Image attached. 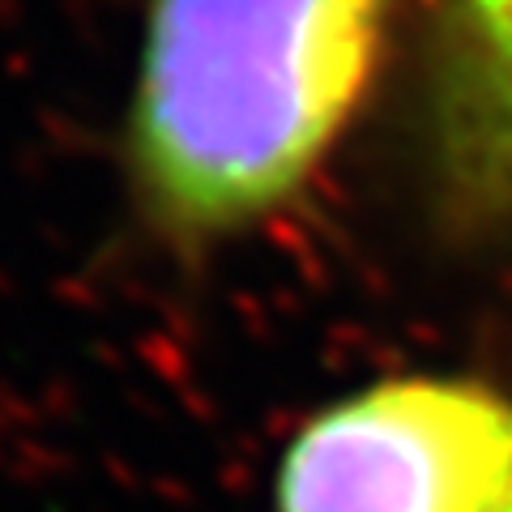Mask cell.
Listing matches in <instances>:
<instances>
[{
	"label": "cell",
	"instance_id": "6da1fadb",
	"mask_svg": "<svg viewBox=\"0 0 512 512\" xmlns=\"http://www.w3.org/2000/svg\"><path fill=\"white\" fill-rule=\"evenodd\" d=\"M389 0H154L133 99L146 205L227 235L291 201L376 69Z\"/></svg>",
	"mask_w": 512,
	"mask_h": 512
},
{
	"label": "cell",
	"instance_id": "7a4b0ae2",
	"mask_svg": "<svg viewBox=\"0 0 512 512\" xmlns=\"http://www.w3.org/2000/svg\"><path fill=\"white\" fill-rule=\"evenodd\" d=\"M512 402L461 380H384L316 414L278 466V512H495Z\"/></svg>",
	"mask_w": 512,
	"mask_h": 512
},
{
	"label": "cell",
	"instance_id": "3957f363",
	"mask_svg": "<svg viewBox=\"0 0 512 512\" xmlns=\"http://www.w3.org/2000/svg\"><path fill=\"white\" fill-rule=\"evenodd\" d=\"M461 18L474 43L478 90L495 128L512 141V0H461Z\"/></svg>",
	"mask_w": 512,
	"mask_h": 512
},
{
	"label": "cell",
	"instance_id": "277c9868",
	"mask_svg": "<svg viewBox=\"0 0 512 512\" xmlns=\"http://www.w3.org/2000/svg\"><path fill=\"white\" fill-rule=\"evenodd\" d=\"M495 512H512V495H508V500H504L500 508H495Z\"/></svg>",
	"mask_w": 512,
	"mask_h": 512
}]
</instances>
